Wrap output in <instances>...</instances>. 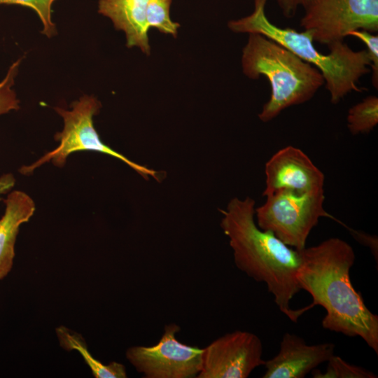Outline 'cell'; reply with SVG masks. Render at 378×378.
<instances>
[{
  "mask_svg": "<svg viewBox=\"0 0 378 378\" xmlns=\"http://www.w3.org/2000/svg\"><path fill=\"white\" fill-rule=\"evenodd\" d=\"M21 59L15 62L8 69L5 78L0 82V115L20 108V101L12 89L18 72Z\"/></svg>",
  "mask_w": 378,
  "mask_h": 378,
  "instance_id": "obj_19",
  "label": "cell"
},
{
  "mask_svg": "<svg viewBox=\"0 0 378 378\" xmlns=\"http://www.w3.org/2000/svg\"><path fill=\"white\" fill-rule=\"evenodd\" d=\"M314 41L327 46L344 41L356 30L378 31V0H314L300 21Z\"/></svg>",
  "mask_w": 378,
  "mask_h": 378,
  "instance_id": "obj_7",
  "label": "cell"
},
{
  "mask_svg": "<svg viewBox=\"0 0 378 378\" xmlns=\"http://www.w3.org/2000/svg\"><path fill=\"white\" fill-rule=\"evenodd\" d=\"M326 370L323 372L316 368L311 373L313 378H376L372 371L351 364L335 354L327 361Z\"/></svg>",
  "mask_w": 378,
  "mask_h": 378,
  "instance_id": "obj_17",
  "label": "cell"
},
{
  "mask_svg": "<svg viewBox=\"0 0 378 378\" xmlns=\"http://www.w3.org/2000/svg\"><path fill=\"white\" fill-rule=\"evenodd\" d=\"M224 234L229 238L237 267L258 282L265 283L279 310L296 322L300 309L290 305L301 290L297 274L302 263L301 251L286 245L255 222V201L247 197L231 200L220 210Z\"/></svg>",
  "mask_w": 378,
  "mask_h": 378,
  "instance_id": "obj_2",
  "label": "cell"
},
{
  "mask_svg": "<svg viewBox=\"0 0 378 378\" xmlns=\"http://www.w3.org/2000/svg\"><path fill=\"white\" fill-rule=\"evenodd\" d=\"M302 263L297 274L300 289L313 301L303 313L316 305L326 312L323 328L347 337H360L378 354V316L368 307L350 279L355 253L344 240L332 237L301 250Z\"/></svg>",
  "mask_w": 378,
  "mask_h": 378,
  "instance_id": "obj_1",
  "label": "cell"
},
{
  "mask_svg": "<svg viewBox=\"0 0 378 378\" xmlns=\"http://www.w3.org/2000/svg\"><path fill=\"white\" fill-rule=\"evenodd\" d=\"M267 0H254V10L248 15L228 22L234 32L260 34L283 46L321 73L330 102L337 104L352 91L360 92V79L370 72L371 63L366 50L356 51L344 41L328 45L329 52H320L314 45L312 34L281 28L271 22L265 13Z\"/></svg>",
  "mask_w": 378,
  "mask_h": 378,
  "instance_id": "obj_3",
  "label": "cell"
},
{
  "mask_svg": "<svg viewBox=\"0 0 378 378\" xmlns=\"http://www.w3.org/2000/svg\"><path fill=\"white\" fill-rule=\"evenodd\" d=\"M265 197V202L255 209L256 224L298 251L306 247L307 239L320 218H329L346 226L325 210L324 190L298 193L283 190Z\"/></svg>",
  "mask_w": 378,
  "mask_h": 378,
  "instance_id": "obj_6",
  "label": "cell"
},
{
  "mask_svg": "<svg viewBox=\"0 0 378 378\" xmlns=\"http://www.w3.org/2000/svg\"><path fill=\"white\" fill-rule=\"evenodd\" d=\"M55 1L57 0H0V5H20L34 10L42 22V33L51 37L57 31L55 24L52 20V6Z\"/></svg>",
  "mask_w": 378,
  "mask_h": 378,
  "instance_id": "obj_18",
  "label": "cell"
},
{
  "mask_svg": "<svg viewBox=\"0 0 378 378\" xmlns=\"http://www.w3.org/2000/svg\"><path fill=\"white\" fill-rule=\"evenodd\" d=\"M100 108L101 104L95 97L87 95L74 102L70 110L55 108L64 122L62 130L55 136L58 141L57 146L32 164L22 167L20 172L24 175L31 174L47 162L62 167L67 158L75 152L96 151L120 160L145 179L152 176L160 181L158 172L134 162L102 141L93 122V117L98 113Z\"/></svg>",
  "mask_w": 378,
  "mask_h": 378,
  "instance_id": "obj_5",
  "label": "cell"
},
{
  "mask_svg": "<svg viewBox=\"0 0 378 378\" xmlns=\"http://www.w3.org/2000/svg\"><path fill=\"white\" fill-rule=\"evenodd\" d=\"M265 172L264 197L283 190L298 193L324 190L323 172L302 150L292 146L276 152L265 164Z\"/></svg>",
  "mask_w": 378,
  "mask_h": 378,
  "instance_id": "obj_10",
  "label": "cell"
},
{
  "mask_svg": "<svg viewBox=\"0 0 378 378\" xmlns=\"http://www.w3.org/2000/svg\"><path fill=\"white\" fill-rule=\"evenodd\" d=\"M335 345L331 342L307 344L293 333L286 332L278 353L265 360L263 378H304L333 355Z\"/></svg>",
  "mask_w": 378,
  "mask_h": 378,
  "instance_id": "obj_11",
  "label": "cell"
},
{
  "mask_svg": "<svg viewBox=\"0 0 378 378\" xmlns=\"http://www.w3.org/2000/svg\"><path fill=\"white\" fill-rule=\"evenodd\" d=\"M314 0H276L284 15L287 18L293 17L300 7L304 9Z\"/></svg>",
  "mask_w": 378,
  "mask_h": 378,
  "instance_id": "obj_22",
  "label": "cell"
},
{
  "mask_svg": "<svg viewBox=\"0 0 378 378\" xmlns=\"http://www.w3.org/2000/svg\"><path fill=\"white\" fill-rule=\"evenodd\" d=\"M60 343L64 349L77 350L90 367L93 376L96 378H125L127 373L125 366L117 362L104 365L94 358L88 351L86 343L77 333L72 332L68 328L61 326L56 330Z\"/></svg>",
  "mask_w": 378,
  "mask_h": 378,
  "instance_id": "obj_14",
  "label": "cell"
},
{
  "mask_svg": "<svg viewBox=\"0 0 378 378\" xmlns=\"http://www.w3.org/2000/svg\"><path fill=\"white\" fill-rule=\"evenodd\" d=\"M15 184V178L11 173H6L0 176V196L10 191Z\"/></svg>",
  "mask_w": 378,
  "mask_h": 378,
  "instance_id": "obj_23",
  "label": "cell"
},
{
  "mask_svg": "<svg viewBox=\"0 0 378 378\" xmlns=\"http://www.w3.org/2000/svg\"><path fill=\"white\" fill-rule=\"evenodd\" d=\"M241 66L247 77L257 79L263 76L270 84V97L258 114L264 122L290 106L308 102L324 85L318 69L260 34H249Z\"/></svg>",
  "mask_w": 378,
  "mask_h": 378,
  "instance_id": "obj_4",
  "label": "cell"
},
{
  "mask_svg": "<svg viewBox=\"0 0 378 378\" xmlns=\"http://www.w3.org/2000/svg\"><path fill=\"white\" fill-rule=\"evenodd\" d=\"M263 346L256 335L244 330L227 333L203 349L197 378H247L264 365Z\"/></svg>",
  "mask_w": 378,
  "mask_h": 378,
  "instance_id": "obj_9",
  "label": "cell"
},
{
  "mask_svg": "<svg viewBox=\"0 0 378 378\" xmlns=\"http://www.w3.org/2000/svg\"><path fill=\"white\" fill-rule=\"evenodd\" d=\"M147 3L148 0H99L98 12L111 19L115 29L125 32L128 48L136 46L149 55Z\"/></svg>",
  "mask_w": 378,
  "mask_h": 378,
  "instance_id": "obj_12",
  "label": "cell"
},
{
  "mask_svg": "<svg viewBox=\"0 0 378 378\" xmlns=\"http://www.w3.org/2000/svg\"><path fill=\"white\" fill-rule=\"evenodd\" d=\"M351 236L362 245L370 248L377 264L378 259V239L376 235H371L360 230H354L345 226Z\"/></svg>",
  "mask_w": 378,
  "mask_h": 378,
  "instance_id": "obj_21",
  "label": "cell"
},
{
  "mask_svg": "<svg viewBox=\"0 0 378 378\" xmlns=\"http://www.w3.org/2000/svg\"><path fill=\"white\" fill-rule=\"evenodd\" d=\"M158 342L136 346L126 351L127 359L146 378H193L202 368L203 349L181 343L176 338L180 327L165 326Z\"/></svg>",
  "mask_w": 378,
  "mask_h": 378,
  "instance_id": "obj_8",
  "label": "cell"
},
{
  "mask_svg": "<svg viewBox=\"0 0 378 378\" xmlns=\"http://www.w3.org/2000/svg\"><path fill=\"white\" fill-rule=\"evenodd\" d=\"M4 204V213L0 218V281L13 267L20 227L29 221L36 209L32 198L21 190L9 192Z\"/></svg>",
  "mask_w": 378,
  "mask_h": 378,
  "instance_id": "obj_13",
  "label": "cell"
},
{
  "mask_svg": "<svg viewBox=\"0 0 378 378\" xmlns=\"http://www.w3.org/2000/svg\"><path fill=\"white\" fill-rule=\"evenodd\" d=\"M349 36H354L360 39L367 47L372 69V83L377 89L378 87V36L365 30H356L350 32Z\"/></svg>",
  "mask_w": 378,
  "mask_h": 378,
  "instance_id": "obj_20",
  "label": "cell"
},
{
  "mask_svg": "<svg viewBox=\"0 0 378 378\" xmlns=\"http://www.w3.org/2000/svg\"><path fill=\"white\" fill-rule=\"evenodd\" d=\"M172 0H148L146 22L148 28L154 27L160 32L176 37L180 24L173 22L169 15Z\"/></svg>",
  "mask_w": 378,
  "mask_h": 378,
  "instance_id": "obj_16",
  "label": "cell"
},
{
  "mask_svg": "<svg viewBox=\"0 0 378 378\" xmlns=\"http://www.w3.org/2000/svg\"><path fill=\"white\" fill-rule=\"evenodd\" d=\"M347 127L353 135L371 132L378 123V98L370 95L352 106L346 116Z\"/></svg>",
  "mask_w": 378,
  "mask_h": 378,
  "instance_id": "obj_15",
  "label": "cell"
}]
</instances>
